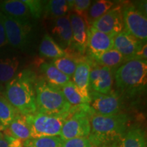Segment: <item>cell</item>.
I'll use <instances>...</instances> for the list:
<instances>
[{"instance_id": "cell-1", "label": "cell", "mask_w": 147, "mask_h": 147, "mask_svg": "<svg viewBox=\"0 0 147 147\" xmlns=\"http://www.w3.org/2000/svg\"><path fill=\"white\" fill-rule=\"evenodd\" d=\"M37 76L34 71H21L5 85L4 97L22 115L37 112L35 84Z\"/></svg>"}, {"instance_id": "cell-2", "label": "cell", "mask_w": 147, "mask_h": 147, "mask_svg": "<svg viewBox=\"0 0 147 147\" xmlns=\"http://www.w3.org/2000/svg\"><path fill=\"white\" fill-rule=\"evenodd\" d=\"M91 131L88 137L92 146H106L119 139L128 129L129 117L127 114L100 115L93 113L90 116Z\"/></svg>"}, {"instance_id": "cell-3", "label": "cell", "mask_w": 147, "mask_h": 147, "mask_svg": "<svg viewBox=\"0 0 147 147\" xmlns=\"http://www.w3.org/2000/svg\"><path fill=\"white\" fill-rule=\"evenodd\" d=\"M115 84L121 94L127 97L144 92L147 83V61H127L117 69L115 74Z\"/></svg>"}, {"instance_id": "cell-4", "label": "cell", "mask_w": 147, "mask_h": 147, "mask_svg": "<svg viewBox=\"0 0 147 147\" xmlns=\"http://www.w3.org/2000/svg\"><path fill=\"white\" fill-rule=\"evenodd\" d=\"M35 89L37 112L64 115L71 110V106L65 100L60 88L49 84L43 78H37Z\"/></svg>"}, {"instance_id": "cell-5", "label": "cell", "mask_w": 147, "mask_h": 147, "mask_svg": "<svg viewBox=\"0 0 147 147\" xmlns=\"http://www.w3.org/2000/svg\"><path fill=\"white\" fill-rule=\"evenodd\" d=\"M69 113L54 115L36 112L25 116L31 133V138L58 136Z\"/></svg>"}, {"instance_id": "cell-6", "label": "cell", "mask_w": 147, "mask_h": 147, "mask_svg": "<svg viewBox=\"0 0 147 147\" xmlns=\"http://www.w3.org/2000/svg\"><path fill=\"white\" fill-rule=\"evenodd\" d=\"M93 113L89 104L71 107L62 127L59 137L63 140L89 137L91 131L89 118Z\"/></svg>"}, {"instance_id": "cell-7", "label": "cell", "mask_w": 147, "mask_h": 147, "mask_svg": "<svg viewBox=\"0 0 147 147\" xmlns=\"http://www.w3.org/2000/svg\"><path fill=\"white\" fill-rule=\"evenodd\" d=\"M8 42L14 48L24 49L29 44L32 32L31 23H24L4 15L0 12Z\"/></svg>"}, {"instance_id": "cell-8", "label": "cell", "mask_w": 147, "mask_h": 147, "mask_svg": "<svg viewBox=\"0 0 147 147\" xmlns=\"http://www.w3.org/2000/svg\"><path fill=\"white\" fill-rule=\"evenodd\" d=\"M124 30L141 40H147L146 14L141 11L136 5H129L123 8Z\"/></svg>"}, {"instance_id": "cell-9", "label": "cell", "mask_w": 147, "mask_h": 147, "mask_svg": "<svg viewBox=\"0 0 147 147\" xmlns=\"http://www.w3.org/2000/svg\"><path fill=\"white\" fill-rule=\"evenodd\" d=\"M69 18L72 37L70 47L65 51L67 54L82 57L86 53L87 49V31L89 26L84 18L72 12L69 14Z\"/></svg>"}, {"instance_id": "cell-10", "label": "cell", "mask_w": 147, "mask_h": 147, "mask_svg": "<svg viewBox=\"0 0 147 147\" xmlns=\"http://www.w3.org/2000/svg\"><path fill=\"white\" fill-rule=\"evenodd\" d=\"M89 105L95 114L108 116L120 113L122 102L120 96L114 91L108 94H102L89 91Z\"/></svg>"}, {"instance_id": "cell-11", "label": "cell", "mask_w": 147, "mask_h": 147, "mask_svg": "<svg viewBox=\"0 0 147 147\" xmlns=\"http://www.w3.org/2000/svg\"><path fill=\"white\" fill-rule=\"evenodd\" d=\"M91 71L89 76V91L102 94L112 91L113 84V71L108 67L97 64L88 57Z\"/></svg>"}, {"instance_id": "cell-12", "label": "cell", "mask_w": 147, "mask_h": 147, "mask_svg": "<svg viewBox=\"0 0 147 147\" xmlns=\"http://www.w3.org/2000/svg\"><path fill=\"white\" fill-rule=\"evenodd\" d=\"M91 27L104 34L114 36L121 33L124 29L123 7L117 5L97 20Z\"/></svg>"}, {"instance_id": "cell-13", "label": "cell", "mask_w": 147, "mask_h": 147, "mask_svg": "<svg viewBox=\"0 0 147 147\" xmlns=\"http://www.w3.org/2000/svg\"><path fill=\"white\" fill-rule=\"evenodd\" d=\"M114 36L104 34L89 26L87 31L86 53L87 57L98 55L113 49Z\"/></svg>"}, {"instance_id": "cell-14", "label": "cell", "mask_w": 147, "mask_h": 147, "mask_svg": "<svg viewBox=\"0 0 147 147\" xmlns=\"http://www.w3.org/2000/svg\"><path fill=\"white\" fill-rule=\"evenodd\" d=\"M144 42L141 41L125 30L114 37L113 49L118 51L126 61L135 59L136 55Z\"/></svg>"}, {"instance_id": "cell-15", "label": "cell", "mask_w": 147, "mask_h": 147, "mask_svg": "<svg viewBox=\"0 0 147 147\" xmlns=\"http://www.w3.org/2000/svg\"><path fill=\"white\" fill-rule=\"evenodd\" d=\"M53 39L64 50L69 49L71 43V27L69 15L55 19L51 29Z\"/></svg>"}, {"instance_id": "cell-16", "label": "cell", "mask_w": 147, "mask_h": 147, "mask_svg": "<svg viewBox=\"0 0 147 147\" xmlns=\"http://www.w3.org/2000/svg\"><path fill=\"white\" fill-rule=\"evenodd\" d=\"M0 12L4 15L24 23H31L32 18L23 0H7L0 2Z\"/></svg>"}, {"instance_id": "cell-17", "label": "cell", "mask_w": 147, "mask_h": 147, "mask_svg": "<svg viewBox=\"0 0 147 147\" xmlns=\"http://www.w3.org/2000/svg\"><path fill=\"white\" fill-rule=\"evenodd\" d=\"M112 147H146L145 131L139 126L129 128L113 143Z\"/></svg>"}, {"instance_id": "cell-18", "label": "cell", "mask_w": 147, "mask_h": 147, "mask_svg": "<svg viewBox=\"0 0 147 147\" xmlns=\"http://www.w3.org/2000/svg\"><path fill=\"white\" fill-rule=\"evenodd\" d=\"M91 67L89 59L84 57L83 59L78 61L76 70L72 76L73 82L83 96L89 102V76Z\"/></svg>"}, {"instance_id": "cell-19", "label": "cell", "mask_w": 147, "mask_h": 147, "mask_svg": "<svg viewBox=\"0 0 147 147\" xmlns=\"http://www.w3.org/2000/svg\"><path fill=\"white\" fill-rule=\"evenodd\" d=\"M40 69L43 74L42 78L46 81L60 89L70 81L71 78L59 70L52 63L43 62L40 64Z\"/></svg>"}, {"instance_id": "cell-20", "label": "cell", "mask_w": 147, "mask_h": 147, "mask_svg": "<svg viewBox=\"0 0 147 147\" xmlns=\"http://www.w3.org/2000/svg\"><path fill=\"white\" fill-rule=\"evenodd\" d=\"M5 135L24 142L30 139L31 133L25 116L18 115L5 130Z\"/></svg>"}, {"instance_id": "cell-21", "label": "cell", "mask_w": 147, "mask_h": 147, "mask_svg": "<svg viewBox=\"0 0 147 147\" xmlns=\"http://www.w3.org/2000/svg\"><path fill=\"white\" fill-rule=\"evenodd\" d=\"M88 57L98 65L108 67L110 69L119 68L126 62L124 57L115 49H110L100 55Z\"/></svg>"}, {"instance_id": "cell-22", "label": "cell", "mask_w": 147, "mask_h": 147, "mask_svg": "<svg viewBox=\"0 0 147 147\" xmlns=\"http://www.w3.org/2000/svg\"><path fill=\"white\" fill-rule=\"evenodd\" d=\"M40 55L42 57L55 59L66 56L64 49L55 41L53 37L49 34H45L42 38L39 48Z\"/></svg>"}, {"instance_id": "cell-23", "label": "cell", "mask_w": 147, "mask_h": 147, "mask_svg": "<svg viewBox=\"0 0 147 147\" xmlns=\"http://www.w3.org/2000/svg\"><path fill=\"white\" fill-rule=\"evenodd\" d=\"M71 1L51 0L45 4L43 14L45 18H56L67 16L71 12Z\"/></svg>"}, {"instance_id": "cell-24", "label": "cell", "mask_w": 147, "mask_h": 147, "mask_svg": "<svg viewBox=\"0 0 147 147\" xmlns=\"http://www.w3.org/2000/svg\"><path fill=\"white\" fill-rule=\"evenodd\" d=\"M19 64L16 57L0 59V85H6L16 76Z\"/></svg>"}, {"instance_id": "cell-25", "label": "cell", "mask_w": 147, "mask_h": 147, "mask_svg": "<svg viewBox=\"0 0 147 147\" xmlns=\"http://www.w3.org/2000/svg\"><path fill=\"white\" fill-rule=\"evenodd\" d=\"M114 5L115 3L108 0H100L92 3L90 5L85 18L88 26H91L94 22L104 16L110 9L113 8Z\"/></svg>"}, {"instance_id": "cell-26", "label": "cell", "mask_w": 147, "mask_h": 147, "mask_svg": "<svg viewBox=\"0 0 147 147\" xmlns=\"http://www.w3.org/2000/svg\"><path fill=\"white\" fill-rule=\"evenodd\" d=\"M61 90L71 107H77L89 104V101L82 95L78 88L71 80L61 88Z\"/></svg>"}, {"instance_id": "cell-27", "label": "cell", "mask_w": 147, "mask_h": 147, "mask_svg": "<svg viewBox=\"0 0 147 147\" xmlns=\"http://www.w3.org/2000/svg\"><path fill=\"white\" fill-rule=\"evenodd\" d=\"M20 113L3 95H0V123L6 129Z\"/></svg>"}, {"instance_id": "cell-28", "label": "cell", "mask_w": 147, "mask_h": 147, "mask_svg": "<svg viewBox=\"0 0 147 147\" xmlns=\"http://www.w3.org/2000/svg\"><path fill=\"white\" fill-rule=\"evenodd\" d=\"M80 61L69 55H66L63 57L55 59L52 61V63L59 70L71 78Z\"/></svg>"}, {"instance_id": "cell-29", "label": "cell", "mask_w": 147, "mask_h": 147, "mask_svg": "<svg viewBox=\"0 0 147 147\" xmlns=\"http://www.w3.org/2000/svg\"><path fill=\"white\" fill-rule=\"evenodd\" d=\"M63 140L59 136L30 138L23 142V147H62Z\"/></svg>"}, {"instance_id": "cell-30", "label": "cell", "mask_w": 147, "mask_h": 147, "mask_svg": "<svg viewBox=\"0 0 147 147\" xmlns=\"http://www.w3.org/2000/svg\"><path fill=\"white\" fill-rule=\"evenodd\" d=\"M91 5L90 0H74L71 1V12L85 19Z\"/></svg>"}, {"instance_id": "cell-31", "label": "cell", "mask_w": 147, "mask_h": 147, "mask_svg": "<svg viewBox=\"0 0 147 147\" xmlns=\"http://www.w3.org/2000/svg\"><path fill=\"white\" fill-rule=\"evenodd\" d=\"M23 2L27 5L32 18L38 19L41 17L43 14L45 3L39 0H23Z\"/></svg>"}, {"instance_id": "cell-32", "label": "cell", "mask_w": 147, "mask_h": 147, "mask_svg": "<svg viewBox=\"0 0 147 147\" xmlns=\"http://www.w3.org/2000/svg\"><path fill=\"white\" fill-rule=\"evenodd\" d=\"M62 147H93L88 138H76L63 140Z\"/></svg>"}, {"instance_id": "cell-33", "label": "cell", "mask_w": 147, "mask_h": 147, "mask_svg": "<svg viewBox=\"0 0 147 147\" xmlns=\"http://www.w3.org/2000/svg\"><path fill=\"white\" fill-rule=\"evenodd\" d=\"M0 147H23V142L19 140L5 135L0 139Z\"/></svg>"}, {"instance_id": "cell-34", "label": "cell", "mask_w": 147, "mask_h": 147, "mask_svg": "<svg viewBox=\"0 0 147 147\" xmlns=\"http://www.w3.org/2000/svg\"><path fill=\"white\" fill-rule=\"evenodd\" d=\"M135 59L138 60H147V45L146 42H143L142 46L138 51V52L136 55Z\"/></svg>"}, {"instance_id": "cell-35", "label": "cell", "mask_w": 147, "mask_h": 147, "mask_svg": "<svg viewBox=\"0 0 147 147\" xmlns=\"http://www.w3.org/2000/svg\"><path fill=\"white\" fill-rule=\"evenodd\" d=\"M8 43V42L6 38L4 26H3L2 21L0 18V47L6 45Z\"/></svg>"}, {"instance_id": "cell-36", "label": "cell", "mask_w": 147, "mask_h": 147, "mask_svg": "<svg viewBox=\"0 0 147 147\" xmlns=\"http://www.w3.org/2000/svg\"><path fill=\"white\" fill-rule=\"evenodd\" d=\"M5 131V128L3 127V126L2 125H1V123H0V131Z\"/></svg>"}, {"instance_id": "cell-37", "label": "cell", "mask_w": 147, "mask_h": 147, "mask_svg": "<svg viewBox=\"0 0 147 147\" xmlns=\"http://www.w3.org/2000/svg\"><path fill=\"white\" fill-rule=\"evenodd\" d=\"M3 136H4V134L1 133V131H0V139H1V138H3Z\"/></svg>"}, {"instance_id": "cell-38", "label": "cell", "mask_w": 147, "mask_h": 147, "mask_svg": "<svg viewBox=\"0 0 147 147\" xmlns=\"http://www.w3.org/2000/svg\"><path fill=\"white\" fill-rule=\"evenodd\" d=\"M93 147H95V146H93ZM98 147H107L106 146H98Z\"/></svg>"}]
</instances>
